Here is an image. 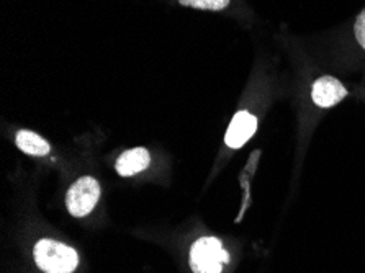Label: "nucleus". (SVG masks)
I'll use <instances>...</instances> for the list:
<instances>
[{"mask_svg": "<svg viewBox=\"0 0 365 273\" xmlns=\"http://www.w3.org/2000/svg\"><path fill=\"white\" fill-rule=\"evenodd\" d=\"M35 262L46 273H73L79 265V255L73 247L53 239H41L35 246Z\"/></svg>", "mask_w": 365, "mask_h": 273, "instance_id": "f257e3e1", "label": "nucleus"}, {"mask_svg": "<svg viewBox=\"0 0 365 273\" xmlns=\"http://www.w3.org/2000/svg\"><path fill=\"white\" fill-rule=\"evenodd\" d=\"M230 262V254L217 237H200L190 249V269L193 273H221Z\"/></svg>", "mask_w": 365, "mask_h": 273, "instance_id": "f03ea898", "label": "nucleus"}, {"mask_svg": "<svg viewBox=\"0 0 365 273\" xmlns=\"http://www.w3.org/2000/svg\"><path fill=\"white\" fill-rule=\"evenodd\" d=\"M102 188L96 178L91 175L81 177L71 185L68 195H66V206L74 218H84L96 208L101 198Z\"/></svg>", "mask_w": 365, "mask_h": 273, "instance_id": "7ed1b4c3", "label": "nucleus"}, {"mask_svg": "<svg viewBox=\"0 0 365 273\" xmlns=\"http://www.w3.org/2000/svg\"><path fill=\"white\" fill-rule=\"evenodd\" d=\"M257 125L259 121L252 113H249L246 110L237 111L225 135L226 146L231 149H240L245 146L249 139L254 136V133L257 131Z\"/></svg>", "mask_w": 365, "mask_h": 273, "instance_id": "20e7f679", "label": "nucleus"}, {"mask_svg": "<svg viewBox=\"0 0 365 273\" xmlns=\"http://www.w3.org/2000/svg\"><path fill=\"white\" fill-rule=\"evenodd\" d=\"M347 97V88L333 76H323L314 81L312 88L313 102L322 108H331Z\"/></svg>", "mask_w": 365, "mask_h": 273, "instance_id": "39448f33", "label": "nucleus"}, {"mask_svg": "<svg viewBox=\"0 0 365 273\" xmlns=\"http://www.w3.org/2000/svg\"><path fill=\"white\" fill-rule=\"evenodd\" d=\"M151 164V155L146 148H133L125 150L117 159V172L120 177H133L146 170Z\"/></svg>", "mask_w": 365, "mask_h": 273, "instance_id": "423d86ee", "label": "nucleus"}, {"mask_svg": "<svg viewBox=\"0 0 365 273\" xmlns=\"http://www.w3.org/2000/svg\"><path fill=\"white\" fill-rule=\"evenodd\" d=\"M15 143L16 148H19L21 153L35 155V158H43V155H48L51 153V144L40 135H36V133L29 130H21L16 133Z\"/></svg>", "mask_w": 365, "mask_h": 273, "instance_id": "0eeeda50", "label": "nucleus"}, {"mask_svg": "<svg viewBox=\"0 0 365 273\" xmlns=\"http://www.w3.org/2000/svg\"><path fill=\"white\" fill-rule=\"evenodd\" d=\"M231 0H179L180 5L197 10H210V12H220L228 7Z\"/></svg>", "mask_w": 365, "mask_h": 273, "instance_id": "6e6552de", "label": "nucleus"}, {"mask_svg": "<svg viewBox=\"0 0 365 273\" xmlns=\"http://www.w3.org/2000/svg\"><path fill=\"white\" fill-rule=\"evenodd\" d=\"M354 35H356L357 43L365 49V7L356 19V25H354Z\"/></svg>", "mask_w": 365, "mask_h": 273, "instance_id": "1a4fd4ad", "label": "nucleus"}]
</instances>
